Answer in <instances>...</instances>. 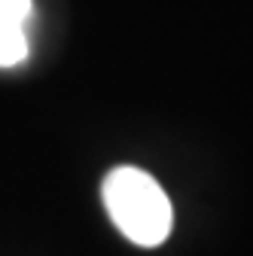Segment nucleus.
<instances>
[{
  "mask_svg": "<svg viewBox=\"0 0 253 256\" xmlns=\"http://www.w3.org/2000/svg\"><path fill=\"white\" fill-rule=\"evenodd\" d=\"M104 208L113 226L138 247H159L171 235L174 210L165 189L146 171L134 165H119L104 177Z\"/></svg>",
  "mask_w": 253,
  "mask_h": 256,
  "instance_id": "obj_1",
  "label": "nucleus"
},
{
  "mask_svg": "<svg viewBox=\"0 0 253 256\" xmlns=\"http://www.w3.org/2000/svg\"><path fill=\"white\" fill-rule=\"evenodd\" d=\"M28 58L24 30H0V68H16Z\"/></svg>",
  "mask_w": 253,
  "mask_h": 256,
  "instance_id": "obj_2",
  "label": "nucleus"
},
{
  "mask_svg": "<svg viewBox=\"0 0 253 256\" xmlns=\"http://www.w3.org/2000/svg\"><path fill=\"white\" fill-rule=\"evenodd\" d=\"M30 12H34L30 0H0V30H24Z\"/></svg>",
  "mask_w": 253,
  "mask_h": 256,
  "instance_id": "obj_3",
  "label": "nucleus"
}]
</instances>
